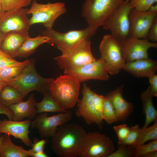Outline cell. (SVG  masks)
I'll use <instances>...</instances> for the list:
<instances>
[{
	"instance_id": "6da1fadb",
	"label": "cell",
	"mask_w": 157,
	"mask_h": 157,
	"mask_svg": "<svg viewBox=\"0 0 157 157\" xmlns=\"http://www.w3.org/2000/svg\"><path fill=\"white\" fill-rule=\"evenodd\" d=\"M68 123L60 126L52 137L51 149L60 157L79 156L87 133L81 125Z\"/></svg>"
},
{
	"instance_id": "7a4b0ae2",
	"label": "cell",
	"mask_w": 157,
	"mask_h": 157,
	"mask_svg": "<svg viewBox=\"0 0 157 157\" xmlns=\"http://www.w3.org/2000/svg\"><path fill=\"white\" fill-rule=\"evenodd\" d=\"M29 63L22 72L16 78L4 82L6 85L13 87L22 93L23 98L30 92L36 91L43 94L49 91L53 78H44L39 75L35 69V60L30 59Z\"/></svg>"
},
{
	"instance_id": "3957f363",
	"label": "cell",
	"mask_w": 157,
	"mask_h": 157,
	"mask_svg": "<svg viewBox=\"0 0 157 157\" xmlns=\"http://www.w3.org/2000/svg\"><path fill=\"white\" fill-rule=\"evenodd\" d=\"M80 83L67 74L61 75L51 83L49 91L55 101L63 108L73 107L78 100Z\"/></svg>"
},
{
	"instance_id": "277c9868",
	"label": "cell",
	"mask_w": 157,
	"mask_h": 157,
	"mask_svg": "<svg viewBox=\"0 0 157 157\" xmlns=\"http://www.w3.org/2000/svg\"><path fill=\"white\" fill-rule=\"evenodd\" d=\"M125 0H85L82 6V15L92 35L102 26L108 17Z\"/></svg>"
},
{
	"instance_id": "5b68a950",
	"label": "cell",
	"mask_w": 157,
	"mask_h": 157,
	"mask_svg": "<svg viewBox=\"0 0 157 157\" xmlns=\"http://www.w3.org/2000/svg\"><path fill=\"white\" fill-rule=\"evenodd\" d=\"M100 58L108 73L118 74L126 63L122 52L120 42L111 34L105 35L99 45Z\"/></svg>"
},
{
	"instance_id": "8992f818",
	"label": "cell",
	"mask_w": 157,
	"mask_h": 157,
	"mask_svg": "<svg viewBox=\"0 0 157 157\" xmlns=\"http://www.w3.org/2000/svg\"><path fill=\"white\" fill-rule=\"evenodd\" d=\"M132 9L129 2L125 0L120 3L108 17L102 26L110 31L111 35L119 42L130 36V12Z\"/></svg>"
},
{
	"instance_id": "52a82bcc",
	"label": "cell",
	"mask_w": 157,
	"mask_h": 157,
	"mask_svg": "<svg viewBox=\"0 0 157 157\" xmlns=\"http://www.w3.org/2000/svg\"><path fill=\"white\" fill-rule=\"evenodd\" d=\"M66 12L64 3L58 2L44 4L33 0L27 13L32 15L29 19L31 26L41 23L46 29H49L52 28L58 17Z\"/></svg>"
},
{
	"instance_id": "ba28073f",
	"label": "cell",
	"mask_w": 157,
	"mask_h": 157,
	"mask_svg": "<svg viewBox=\"0 0 157 157\" xmlns=\"http://www.w3.org/2000/svg\"><path fill=\"white\" fill-rule=\"evenodd\" d=\"M62 53L53 59L60 67L64 69L76 67L96 60L92 54L91 43L88 40H84L75 47Z\"/></svg>"
},
{
	"instance_id": "9c48e42d",
	"label": "cell",
	"mask_w": 157,
	"mask_h": 157,
	"mask_svg": "<svg viewBox=\"0 0 157 157\" xmlns=\"http://www.w3.org/2000/svg\"><path fill=\"white\" fill-rule=\"evenodd\" d=\"M113 142L97 131L87 133L80 157H107L115 151Z\"/></svg>"
},
{
	"instance_id": "30bf717a",
	"label": "cell",
	"mask_w": 157,
	"mask_h": 157,
	"mask_svg": "<svg viewBox=\"0 0 157 157\" xmlns=\"http://www.w3.org/2000/svg\"><path fill=\"white\" fill-rule=\"evenodd\" d=\"M42 35L49 38L47 43L56 44L61 51L75 47L92 35L88 26L82 30H71L65 33L58 32L51 28L42 31Z\"/></svg>"
},
{
	"instance_id": "8fae6325",
	"label": "cell",
	"mask_w": 157,
	"mask_h": 157,
	"mask_svg": "<svg viewBox=\"0 0 157 157\" xmlns=\"http://www.w3.org/2000/svg\"><path fill=\"white\" fill-rule=\"evenodd\" d=\"M72 117V112L69 110L67 112L51 116H48L47 112L43 113H39L31 121V126L32 129L38 130L42 138L52 137L57 132L58 126L68 122Z\"/></svg>"
},
{
	"instance_id": "7c38bea8",
	"label": "cell",
	"mask_w": 157,
	"mask_h": 157,
	"mask_svg": "<svg viewBox=\"0 0 157 157\" xmlns=\"http://www.w3.org/2000/svg\"><path fill=\"white\" fill-rule=\"evenodd\" d=\"M94 93L85 84H83L82 97L77 102L78 108L75 113L77 117L83 118L88 125L95 123L101 129L103 119L96 108L94 100Z\"/></svg>"
},
{
	"instance_id": "4fadbf2b",
	"label": "cell",
	"mask_w": 157,
	"mask_h": 157,
	"mask_svg": "<svg viewBox=\"0 0 157 157\" xmlns=\"http://www.w3.org/2000/svg\"><path fill=\"white\" fill-rule=\"evenodd\" d=\"M64 72L80 83L90 80L107 81L109 78L108 72L100 58L76 67L64 69Z\"/></svg>"
},
{
	"instance_id": "5bb4252c",
	"label": "cell",
	"mask_w": 157,
	"mask_h": 157,
	"mask_svg": "<svg viewBox=\"0 0 157 157\" xmlns=\"http://www.w3.org/2000/svg\"><path fill=\"white\" fill-rule=\"evenodd\" d=\"M148 39H140L129 36L120 44L124 57L126 62L149 58L148 49L157 47V42L149 41Z\"/></svg>"
},
{
	"instance_id": "9a60e30c",
	"label": "cell",
	"mask_w": 157,
	"mask_h": 157,
	"mask_svg": "<svg viewBox=\"0 0 157 157\" xmlns=\"http://www.w3.org/2000/svg\"><path fill=\"white\" fill-rule=\"evenodd\" d=\"M24 8L0 13V31L6 34L12 31H28L31 25Z\"/></svg>"
},
{
	"instance_id": "2e32d148",
	"label": "cell",
	"mask_w": 157,
	"mask_h": 157,
	"mask_svg": "<svg viewBox=\"0 0 157 157\" xmlns=\"http://www.w3.org/2000/svg\"><path fill=\"white\" fill-rule=\"evenodd\" d=\"M157 13L139 11L132 9L129 15L130 36L140 39H148V34Z\"/></svg>"
},
{
	"instance_id": "e0dca14e",
	"label": "cell",
	"mask_w": 157,
	"mask_h": 157,
	"mask_svg": "<svg viewBox=\"0 0 157 157\" xmlns=\"http://www.w3.org/2000/svg\"><path fill=\"white\" fill-rule=\"evenodd\" d=\"M31 121L28 119L22 121L0 120V133L11 135L15 138L20 139L26 146L31 147L33 142L28 136Z\"/></svg>"
},
{
	"instance_id": "ac0fdd59",
	"label": "cell",
	"mask_w": 157,
	"mask_h": 157,
	"mask_svg": "<svg viewBox=\"0 0 157 157\" xmlns=\"http://www.w3.org/2000/svg\"><path fill=\"white\" fill-rule=\"evenodd\" d=\"M123 85L110 92L106 97L110 101L118 121H124L133 112V105L122 96Z\"/></svg>"
},
{
	"instance_id": "d6986e66",
	"label": "cell",
	"mask_w": 157,
	"mask_h": 157,
	"mask_svg": "<svg viewBox=\"0 0 157 157\" xmlns=\"http://www.w3.org/2000/svg\"><path fill=\"white\" fill-rule=\"evenodd\" d=\"M123 69L132 75L138 77H149L156 74L157 61L149 58L126 62Z\"/></svg>"
},
{
	"instance_id": "ffe728a7",
	"label": "cell",
	"mask_w": 157,
	"mask_h": 157,
	"mask_svg": "<svg viewBox=\"0 0 157 157\" xmlns=\"http://www.w3.org/2000/svg\"><path fill=\"white\" fill-rule=\"evenodd\" d=\"M36 104L35 95L32 94L26 101H22L8 107L13 113V120L20 121L27 118L31 120L36 116Z\"/></svg>"
},
{
	"instance_id": "44dd1931",
	"label": "cell",
	"mask_w": 157,
	"mask_h": 157,
	"mask_svg": "<svg viewBox=\"0 0 157 157\" xmlns=\"http://www.w3.org/2000/svg\"><path fill=\"white\" fill-rule=\"evenodd\" d=\"M29 36L28 31H10L6 33L0 49L11 57H15L22 43Z\"/></svg>"
},
{
	"instance_id": "7402d4cb",
	"label": "cell",
	"mask_w": 157,
	"mask_h": 157,
	"mask_svg": "<svg viewBox=\"0 0 157 157\" xmlns=\"http://www.w3.org/2000/svg\"><path fill=\"white\" fill-rule=\"evenodd\" d=\"M2 140L0 147V157H29L28 150L24 149L22 146L14 144L10 135L2 134Z\"/></svg>"
},
{
	"instance_id": "603a6c76",
	"label": "cell",
	"mask_w": 157,
	"mask_h": 157,
	"mask_svg": "<svg viewBox=\"0 0 157 157\" xmlns=\"http://www.w3.org/2000/svg\"><path fill=\"white\" fill-rule=\"evenodd\" d=\"M150 86L143 91L140 97L142 102L143 112L145 115V120L142 128L148 127L152 122L157 119V111L153 103V97L150 93Z\"/></svg>"
},
{
	"instance_id": "cb8c5ba5",
	"label": "cell",
	"mask_w": 157,
	"mask_h": 157,
	"mask_svg": "<svg viewBox=\"0 0 157 157\" xmlns=\"http://www.w3.org/2000/svg\"><path fill=\"white\" fill-rule=\"evenodd\" d=\"M49 39L47 37L38 35L34 38L28 36L22 43L18 50L16 57L26 58L34 53L41 44L47 42Z\"/></svg>"
},
{
	"instance_id": "d4e9b609",
	"label": "cell",
	"mask_w": 157,
	"mask_h": 157,
	"mask_svg": "<svg viewBox=\"0 0 157 157\" xmlns=\"http://www.w3.org/2000/svg\"><path fill=\"white\" fill-rule=\"evenodd\" d=\"M43 94L42 100L40 102H36L37 113L45 112L64 113L69 110L62 108L53 99L49 91Z\"/></svg>"
},
{
	"instance_id": "484cf974",
	"label": "cell",
	"mask_w": 157,
	"mask_h": 157,
	"mask_svg": "<svg viewBox=\"0 0 157 157\" xmlns=\"http://www.w3.org/2000/svg\"><path fill=\"white\" fill-rule=\"evenodd\" d=\"M21 92L16 88L6 85L0 92V103L8 107L23 101Z\"/></svg>"
},
{
	"instance_id": "4316f807",
	"label": "cell",
	"mask_w": 157,
	"mask_h": 157,
	"mask_svg": "<svg viewBox=\"0 0 157 157\" xmlns=\"http://www.w3.org/2000/svg\"><path fill=\"white\" fill-rule=\"evenodd\" d=\"M157 139V119L151 126L141 128L139 136L132 147H136L145 144L147 141Z\"/></svg>"
},
{
	"instance_id": "83f0119b",
	"label": "cell",
	"mask_w": 157,
	"mask_h": 157,
	"mask_svg": "<svg viewBox=\"0 0 157 157\" xmlns=\"http://www.w3.org/2000/svg\"><path fill=\"white\" fill-rule=\"evenodd\" d=\"M25 66H12L1 69L0 80L5 82L14 79L22 72Z\"/></svg>"
},
{
	"instance_id": "f1b7e54d",
	"label": "cell",
	"mask_w": 157,
	"mask_h": 157,
	"mask_svg": "<svg viewBox=\"0 0 157 157\" xmlns=\"http://www.w3.org/2000/svg\"><path fill=\"white\" fill-rule=\"evenodd\" d=\"M33 0H1L2 12L19 9L30 5Z\"/></svg>"
},
{
	"instance_id": "f546056e",
	"label": "cell",
	"mask_w": 157,
	"mask_h": 157,
	"mask_svg": "<svg viewBox=\"0 0 157 157\" xmlns=\"http://www.w3.org/2000/svg\"><path fill=\"white\" fill-rule=\"evenodd\" d=\"M135 148L131 146L118 144L116 151L107 157H135Z\"/></svg>"
},
{
	"instance_id": "4dcf8cb0",
	"label": "cell",
	"mask_w": 157,
	"mask_h": 157,
	"mask_svg": "<svg viewBox=\"0 0 157 157\" xmlns=\"http://www.w3.org/2000/svg\"><path fill=\"white\" fill-rule=\"evenodd\" d=\"M104 120L109 124L118 122L113 106L109 99L106 97L103 107Z\"/></svg>"
},
{
	"instance_id": "1f68e13d",
	"label": "cell",
	"mask_w": 157,
	"mask_h": 157,
	"mask_svg": "<svg viewBox=\"0 0 157 157\" xmlns=\"http://www.w3.org/2000/svg\"><path fill=\"white\" fill-rule=\"evenodd\" d=\"M135 157H144L147 154L157 151V139L153 140L148 143L136 147Z\"/></svg>"
},
{
	"instance_id": "d6a6232c",
	"label": "cell",
	"mask_w": 157,
	"mask_h": 157,
	"mask_svg": "<svg viewBox=\"0 0 157 157\" xmlns=\"http://www.w3.org/2000/svg\"><path fill=\"white\" fill-rule=\"evenodd\" d=\"M141 130L138 124L130 127L129 132L126 138L118 144H124L133 147L137 140Z\"/></svg>"
},
{
	"instance_id": "836d02e7",
	"label": "cell",
	"mask_w": 157,
	"mask_h": 157,
	"mask_svg": "<svg viewBox=\"0 0 157 157\" xmlns=\"http://www.w3.org/2000/svg\"><path fill=\"white\" fill-rule=\"evenodd\" d=\"M157 0H130L129 5L132 9L139 11H146Z\"/></svg>"
},
{
	"instance_id": "e575fe53",
	"label": "cell",
	"mask_w": 157,
	"mask_h": 157,
	"mask_svg": "<svg viewBox=\"0 0 157 157\" xmlns=\"http://www.w3.org/2000/svg\"><path fill=\"white\" fill-rule=\"evenodd\" d=\"M30 61V59H27L23 62H20L13 58H0V68L2 69L12 66H25L29 63Z\"/></svg>"
},
{
	"instance_id": "d590c367",
	"label": "cell",
	"mask_w": 157,
	"mask_h": 157,
	"mask_svg": "<svg viewBox=\"0 0 157 157\" xmlns=\"http://www.w3.org/2000/svg\"><path fill=\"white\" fill-rule=\"evenodd\" d=\"M113 128L117 137L118 143L122 141L126 138L130 130V127L126 124L115 125Z\"/></svg>"
},
{
	"instance_id": "8d00e7d4",
	"label": "cell",
	"mask_w": 157,
	"mask_h": 157,
	"mask_svg": "<svg viewBox=\"0 0 157 157\" xmlns=\"http://www.w3.org/2000/svg\"><path fill=\"white\" fill-rule=\"evenodd\" d=\"M48 142V140L46 138L39 140L37 138H34L31 149L33 152L37 153L44 152L45 145Z\"/></svg>"
},
{
	"instance_id": "74e56055",
	"label": "cell",
	"mask_w": 157,
	"mask_h": 157,
	"mask_svg": "<svg viewBox=\"0 0 157 157\" xmlns=\"http://www.w3.org/2000/svg\"><path fill=\"white\" fill-rule=\"evenodd\" d=\"M148 39L153 42L157 41V17L154 19L149 29Z\"/></svg>"
},
{
	"instance_id": "f35d334b",
	"label": "cell",
	"mask_w": 157,
	"mask_h": 157,
	"mask_svg": "<svg viewBox=\"0 0 157 157\" xmlns=\"http://www.w3.org/2000/svg\"><path fill=\"white\" fill-rule=\"evenodd\" d=\"M150 84V93L153 97L157 96V75L156 74L148 77Z\"/></svg>"
},
{
	"instance_id": "ab89813d",
	"label": "cell",
	"mask_w": 157,
	"mask_h": 157,
	"mask_svg": "<svg viewBox=\"0 0 157 157\" xmlns=\"http://www.w3.org/2000/svg\"><path fill=\"white\" fill-rule=\"evenodd\" d=\"M6 115L9 119L13 120V113L12 111L0 103V114Z\"/></svg>"
},
{
	"instance_id": "60d3db41",
	"label": "cell",
	"mask_w": 157,
	"mask_h": 157,
	"mask_svg": "<svg viewBox=\"0 0 157 157\" xmlns=\"http://www.w3.org/2000/svg\"><path fill=\"white\" fill-rule=\"evenodd\" d=\"M30 157H48L49 156L44 152L42 153H37L33 152L31 149L28 150Z\"/></svg>"
},
{
	"instance_id": "b9f144b4",
	"label": "cell",
	"mask_w": 157,
	"mask_h": 157,
	"mask_svg": "<svg viewBox=\"0 0 157 157\" xmlns=\"http://www.w3.org/2000/svg\"><path fill=\"white\" fill-rule=\"evenodd\" d=\"M157 151L150 152L146 154L144 157H157Z\"/></svg>"
},
{
	"instance_id": "7bdbcfd3",
	"label": "cell",
	"mask_w": 157,
	"mask_h": 157,
	"mask_svg": "<svg viewBox=\"0 0 157 157\" xmlns=\"http://www.w3.org/2000/svg\"><path fill=\"white\" fill-rule=\"evenodd\" d=\"M148 11L152 13H157V5H151Z\"/></svg>"
},
{
	"instance_id": "ee69618b",
	"label": "cell",
	"mask_w": 157,
	"mask_h": 157,
	"mask_svg": "<svg viewBox=\"0 0 157 157\" xmlns=\"http://www.w3.org/2000/svg\"><path fill=\"white\" fill-rule=\"evenodd\" d=\"M0 58H12L9 55L2 51L0 49Z\"/></svg>"
},
{
	"instance_id": "f6af8a7d",
	"label": "cell",
	"mask_w": 157,
	"mask_h": 157,
	"mask_svg": "<svg viewBox=\"0 0 157 157\" xmlns=\"http://www.w3.org/2000/svg\"><path fill=\"white\" fill-rule=\"evenodd\" d=\"M5 34L0 31V48L5 38Z\"/></svg>"
},
{
	"instance_id": "bcb514c9",
	"label": "cell",
	"mask_w": 157,
	"mask_h": 157,
	"mask_svg": "<svg viewBox=\"0 0 157 157\" xmlns=\"http://www.w3.org/2000/svg\"><path fill=\"white\" fill-rule=\"evenodd\" d=\"M6 85V84L4 82L0 80V92Z\"/></svg>"
},
{
	"instance_id": "7dc6e473",
	"label": "cell",
	"mask_w": 157,
	"mask_h": 157,
	"mask_svg": "<svg viewBox=\"0 0 157 157\" xmlns=\"http://www.w3.org/2000/svg\"><path fill=\"white\" fill-rule=\"evenodd\" d=\"M2 140V135H1V133L0 134V147L1 145Z\"/></svg>"
},
{
	"instance_id": "c3c4849f",
	"label": "cell",
	"mask_w": 157,
	"mask_h": 157,
	"mask_svg": "<svg viewBox=\"0 0 157 157\" xmlns=\"http://www.w3.org/2000/svg\"><path fill=\"white\" fill-rule=\"evenodd\" d=\"M1 12H2V8H1V0H0V13Z\"/></svg>"
},
{
	"instance_id": "681fc988",
	"label": "cell",
	"mask_w": 157,
	"mask_h": 157,
	"mask_svg": "<svg viewBox=\"0 0 157 157\" xmlns=\"http://www.w3.org/2000/svg\"><path fill=\"white\" fill-rule=\"evenodd\" d=\"M125 0L128 2H129L130 1V0Z\"/></svg>"
},
{
	"instance_id": "f907efd6",
	"label": "cell",
	"mask_w": 157,
	"mask_h": 157,
	"mask_svg": "<svg viewBox=\"0 0 157 157\" xmlns=\"http://www.w3.org/2000/svg\"><path fill=\"white\" fill-rule=\"evenodd\" d=\"M1 68H0V73H1Z\"/></svg>"
}]
</instances>
